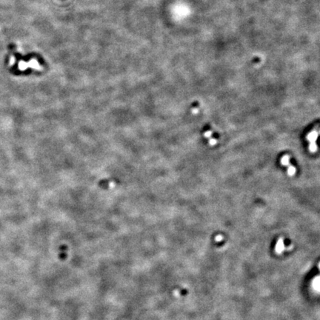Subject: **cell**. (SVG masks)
I'll return each mask as SVG.
<instances>
[{"label":"cell","mask_w":320,"mask_h":320,"mask_svg":"<svg viewBox=\"0 0 320 320\" xmlns=\"http://www.w3.org/2000/svg\"><path fill=\"white\" fill-rule=\"evenodd\" d=\"M296 167H294V166L293 165H288V174L289 176H293L295 174H296Z\"/></svg>","instance_id":"cell-5"},{"label":"cell","mask_w":320,"mask_h":320,"mask_svg":"<svg viewBox=\"0 0 320 320\" xmlns=\"http://www.w3.org/2000/svg\"><path fill=\"white\" fill-rule=\"evenodd\" d=\"M309 150L311 152H316L317 151V146L315 142H310L309 145Z\"/></svg>","instance_id":"cell-6"},{"label":"cell","mask_w":320,"mask_h":320,"mask_svg":"<svg viewBox=\"0 0 320 320\" xmlns=\"http://www.w3.org/2000/svg\"><path fill=\"white\" fill-rule=\"evenodd\" d=\"M222 236H221V235H218V236H216L215 238V240L216 242H219V241H222Z\"/></svg>","instance_id":"cell-9"},{"label":"cell","mask_w":320,"mask_h":320,"mask_svg":"<svg viewBox=\"0 0 320 320\" xmlns=\"http://www.w3.org/2000/svg\"><path fill=\"white\" fill-rule=\"evenodd\" d=\"M209 144L211 145H215L216 144V139H214V138L210 139Z\"/></svg>","instance_id":"cell-8"},{"label":"cell","mask_w":320,"mask_h":320,"mask_svg":"<svg viewBox=\"0 0 320 320\" xmlns=\"http://www.w3.org/2000/svg\"><path fill=\"white\" fill-rule=\"evenodd\" d=\"M285 244H284L283 239L282 238L279 239L277 244H276L275 251L277 253L279 254L283 252V251H285Z\"/></svg>","instance_id":"cell-1"},{"label":"cell","mask_w":320,"mask_h":320,"mask_svg":"<svg viewBox=\"0 0 320 320\" xmlns=\"http://www.w3.org/2000/svg\"><path fill=\"white\" fill-rule=\"evenodd\" d=\"M290 156L288 155H285V156H282V158L281 159V164L284 166H288L290 165Z\"/></svg>","instance_id":"cell-4"},{"label":"cell","mask_w":320,"mask_h":320,"mask_svg":"<svg viewBox=\"0 0 320 320\" xmlns=\"http://www.w3.org/2000/svg\"><path fill=\"white\" fill-rule=\"evenodd\" d=\"M317 137H318V133L315 130H313L307 136V139L310 142H315L316 140L317 139Z\"/></svg>","instance_id":"cell-2"},{"label":"cell","mask_w":320,"mask_h":320,"mask_svg":"<svg viewBox=\"0 0 320 320\" xmlns=\"http://www.w3.org/2000/svg\"><path fill=\"white\" fill-rule=\"evenodd\" d=\"M320 283H319V277H316L314 279V280H313L312 281V286L313 288H314V289L315 290L316 292H319V289H320Z\"/></svg>","instance_id":"cell-3"},{"label":"cell","mask_w":320,"mask_h":320,"mask_svg":"<svg viewBox=\"0 0 320 320\" xmlns=\"http://www.w3.org/2000/svg\"><path fill=\"white\" fill-rule=\"evenodd\" d=\"M212 131H211V130H208V131H206L205 133L204 134V137H205V138H210V137L212 136Z\"/></svg>","instance_id":"cell-7"},{"label":"cell","mask_w":320,"mask_h":320,"mask_svg":"<svg viewBox=\"0 0 320 320\" xmlns=\"http://www.w3.org/2000/svg\"><path fill=\"white\" fill-rule=\"evenodd\" d=\"M192 112H193V114H196V113H198V109H196V108H193V109L192 110Z\"/></svg>","instance_id":"cell-10"}]
</instances>
